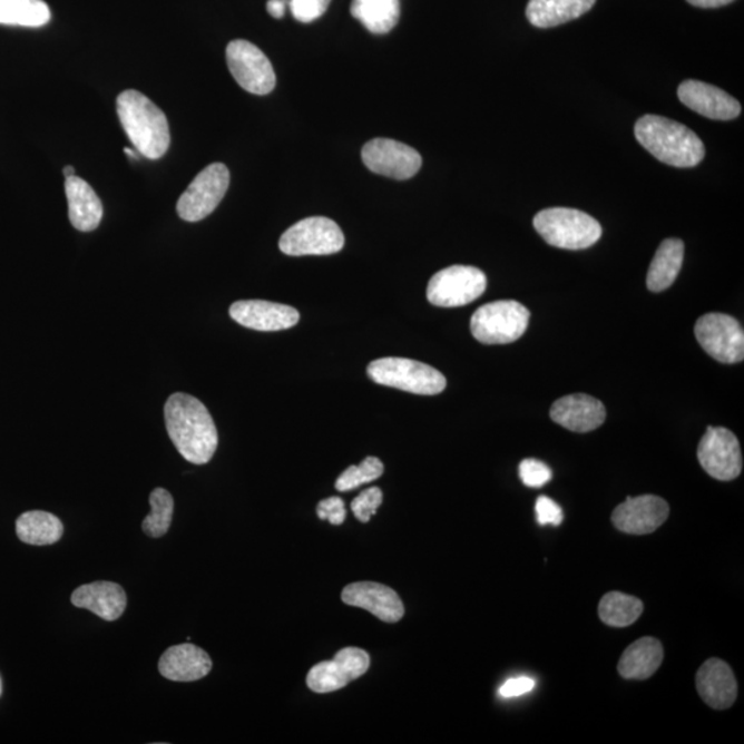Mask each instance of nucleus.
I'll list each match as a JSON object with an SVG mask.
<instances>
[{
  "label": "nucleus",
  "instance_id": "nucleus-23",
  "mask_svg": "<svg viewBox=\"0 0 744 744\" xmlns=\"http://www.w3.org/2000/svg\"><path fill=\"white\" fill-rule=\"evenodd\" d=\"M69 221L80 232L98 228L104 214L102 203L95 189L77 176L66 178Z\"/></svg>",
  "mask_w": 744,
  "mask_h": 744
},
{
  "label": "nucleus",
  "instance_id": "nucleus-34",
  "mask_svg": "<svg viewBox=\"0 0 744 744\" xmlns=\"http://www.w3.org/2000/svg\"><path fill=\"white\" fill-rule=\"evenodd\" d=\"M520 479L527 487L539 488L548 484L554 478L548 464L538 461V459H525L519 468Z\"/></svg>",
  "mask_w": 744,
  "mask_h": 744
},
{
  "label": "nucleus",
  "instance_id": "nucleus-42",
  "mask_svg": "<svg viewBox=\"0 0 744 744\" xmlns=\"http://www.w3.org/2000/svg\"><path fill=\"white\" fill-rule=\"evenodd\" d=\"M125 154L131 156V158H137V150H133L130 148H125Z\"/></svg>",
  "mask_w": 744,
  "mask_h": 744
},
{
  "label": "nucleus",
  "instance_id": "nucleus-2",
  "mask_svg": "<svg viewBox=\"0 0 744 744\" xmlns=\"http://www.w3.org/2000/svg\"><path fill=\"white\" fill-rule=\"evenodd\" d=\"M637 141L668 166L689 168L699 165L706 149L687 126L658 115H645L635 127Z\"/></svg>",
  "mask_w": 744,
  "mask_h": 744
},
{
  "label": "nucleus",
  "instance_id": "nucleus-30",
  "mask_svg": "<svg viewBox=\"0 0 744 744\" xmlns=\"http://www.w3.org/2000/svg\"><path fill=\"white\" fill-rule=\"evenodd\" d=\"M644 611V604L637 597L620 591L607 593L598 606V615L607 626L627 627L635 624Z\"/></svg>",
  "mask_w": 744,
  "mask_h": 744
},
{
  "label": "nucleus",
  "instance_id": "nucleus-10",
  "mask_svg": "<svg viewBox=\"0 0 744 744\" xmlns=\"http://www.w3.org/2000/svg\"><path fill=\"white\" fill-rule=\"evenodd\" d=\"M226 62L237 85L252 95L266 96L275 89L276 74L270 58L247 40L236 39L228 45Z\"/></svg>",
  "mask_w": 744,
  "mask_h": 744
},
{
  "label": "nucleus",
  "instance_id": "nucleus-9",
  "mask_svg": "<svg viewBox=\"0 0 744 744\" xmlns=\"http://www.w3.org/2000/svg\"><path fill=\"white\" fill-rule=\"evenodd\" d=\"M231 174L223 163H213L197 174L177 203L179 217L197 223L211 215L229 188Z\"/></svg>",
  "mask_w": 744,
  "mask_h": 744
},
{
  "label": "nucleus",
  "instance_id": "nucleus-20",
  "mask_svg": "<svg viewBox=\"0 0 744 744\" xmlns=\"http://www.w3.org/2000/svg\"><path fill=\"white\" fill-rule=\"evenodd\" d=\"M696 688L703 702L716 711H725L734 705L737 683L734 672L721 659H708L696 674Z\"/></svg>",
  "mask_w": 744,
  "mask_h": 744
},
{
  "label": "nucleus",
  "instance_id": "nucleus-25",
  "mask_svg": "<svg viewBox=\"0 0 744 744\" xmlns=\"http://www.w3.org/2000/svg\"><path fill=\"white\" fill-rule=\"evenodd\" d=\"M597 0H530L527 19L537 28H554L579 19Z\"/></svg>",
  "mask_w": 744,
  "mask_h": 744
},
{
  "label": "nucleus",
  "instance_id": "nucleus-39",
  "mask_svg": "<svg viewBox=\"0 0 744 744\" xmlns=\"http://www.w3.org/2000/svg\"><path fill=\"white\" fill-rule=\"evenodd\" d=\"M287 4L288 0H270L266 4L267 13L275 17V19H282L284 13H286Z\"/></svg>",
  "mask_w": 744,
  "mask_h": 744
},
{
  "label": "nucleus",
  "instance_id": "nucleus-6",
  "mask_svg": "<svg viewBox=\"0 0 744 744\" xmlns=\"http://www.w3.org/2000/svg\"><path fill=\"white\" fill-rule=\"evenodd\" d=\"M530 323V311L517 301L482 305L470 320V331L486 345H505L520 340Z\"/></svg>",
  "mask_w": 744,
  "mask_h": 744
},
{
  "label": "nucleus",
  "instance_id": "nucleus-28",
  "mask_svg": "<svg viewBox=\"0 0 744 744\" xmlns=\"http://www.w3.org/2000/svg\"><path fill=\"white\" fill-rule=\"evenodd\" d=\"M400 0H353L351 13L371 33L391 32L400 20Z\"/></svg>",
  "mask_w": 744,
  "mask_h": 744
},
{
  "label": "nucleus",
  "instance_id": "nucleus-31",
  "mask_svg": "<svg viewBox=\"0 0 744 744\" xmlns=\"http://www.w3.org/2000/svg\"><path fill=\"white\" fill-rule=\"evenodd\" d=\"M150 515L143 521V530L150 538H161L172 526L174 499L165 488H155L149 496Z\"/></svg>",
  "mask_w": 744,
  "mask_h": 744
},
{
  "label": "nucleus",
  "instance_id": "nucleus-32",
  "mask_svg": "<svg viewBox=\"0 0 744 744\" xmlns=\"http://www.w3.org/2000/svg\"><path fill=\"white\" fill-rule=\"evenodd\" d=\"M383 470H385V467H383L381 459L368 457L359 467L347 468L336 480L335 488L340 492L354 490V488L380 479Z\"/></svg>",
  "mask_w": 744,
  "mask_h": 744
},
{
  "label": "nucleus",
  "instance_id": "nucleus-4",
  "mask_svg": "<svg viewBox=\"0 0 744 744\" xmlns=\"http://www.w3.org/2000/svg\"><path fill=\"white\" fill-rule=\"evenodd\" d=\"M533 226L546 243L564 249L589 248L603 235L596 218L575 208H546L535 215Z\"/></svg>",
  "mask_w": 744,
  "mask_h": 744
},
{
  "label": "nucleus",
  "instance_id": "nucleus-36",
  "mask_svg": "<svg viewBox=\"0 0 744 744\" xmlns=\"http://www.w3.org/2000/svg\"><path fill=\"white\" fill-rule=\"evenodd\" d=\"M317 516L320 520H327L330 525L341 526L345 521V503L339 497L323 499L317 505Z\"/></svg>",
  "mask_w": 744,
  "mask_h": 744
},
{
  "label": "nucleus",
  "instance_id": "nucleus-14",
  "mask_svg": "<svg viewBox=\"0 0 744 744\" xmlns=\"http://www.w3.org/2000/svg\"><path fill=\"white\" fill-rule=\"evenodd\" d=\"M370 662V655L364 649H341L333 660L322 662L312 668L306 677L307 687L316 694H330L345 688L347 684L368 673Z\"/></svg>",
  "mask_w": 744,
  "mask_h": 744
},
{
  "label": "nucleus",
  "instance_id": "nucleus-21",
  "mask_svg": "<svg viewBox=\"0 0 744 744\" xmlns=\"http://www.w3.org/2000/svg\"><path fill=\"white\" fill-rule=\"evenodd\" d=\"M212 667L211 656L194 644L174 645L159 660L161 676L177 683H192L205 678L212 672Z\"/></svg>",
  "mask_w": 744,
  "mask_h": 744
},
{
  "label": "nucleus",
  "instance_id": "nucleus-24",
  "mask_svg": "<svg viewBox=\"0 0 744 744\" xmlns=\"http://www.w3.org/2000/svg\"><path fill=\"white\" fill-rule=\"evenodd\" d=\"M664 656V647L659 639L639 638L620 656L618 673L626 679H648L658 672Z\"/></svg>",
  "mask_w": 744,
  "mask_h": 744
},
{
  "label": "nucleus",
  "instance_id": "nucleus-33",
  "mask_svg": "<svg viewBox=\"0 0 744 744\" xmlns=\"http://www.w3.org/2000/svg\"><path fill=\"white\" fill-rule=\"evenodd\" d=\"M383 501L381 488L372 487L353 499L352 511L360 522H369Z\"/></svg>",
  "mask_w": 744,
  "mask_h": 744
},
{
  "label": "nucleus",
  "instance_id": "nucleus-11",
  "mask_svg": "<svg viewBox=\"0 0 744 744\" xmlns=\"http://www.w3.org/2000/svg\"><path fill=\"white\" fill-rule=\"evenodd\" d=\"M695 335L707 354L719 363L736 364L744 359V333L736 319L708 313L695 324Z\"/></svg>",
  "mask_w": 744,
  "mask_h": 744
},
{
  "label": "nucleus",
  "instance_id": "nucleus-17",
  "mask_svg": "<svg viewBox=\"0 0 744 744\" xmlns=\"http://www.w3.org/2000/svg\"><path fill=\"white\" fill-rule=\"evenodd\" d=\"M229 315L255 331L288 330L300 322V312L293 306L263 300L237 301L229 307Z\"/></svg>",
  "mask_w": 744,
  "mask_h": 744
},
{
  "label": "nucleus",
  "instance_id": "nucleus-26",
  "mask_svg": "<svg viewBox=\"0 0 744 744\" xmlns=\"http://www.w3.org/2000/svg\"><path fill=\"white\" fill-rule=\"evenodd\" d=\"M683 263V241L666 239L662 242L648 271L647 287L649 292L660 293L670 287L676 282Z\"/></svg>",
  "mask_w": 744,
  "mask_h": 744
},
{
  "label": "nucleus",
  "instance_id": "nucleus-5",
  "mask_svg": "<svg viewBox=\"0 0 744 744\" xmlns=\"http://www.w3.org/2000/svg\"><path fill=\"white\" fill-rule=\"evenodd\" d=\"M368 374L378 385L434 397L444 391L447 380L439 370L417 360L403 358L378 359L369 364Z\"/></svg>",
  "mask_w": 744,
  "mask_h": 744
},
{
  "label": "nucleus",
  "instance_id": "nucleus-3",
  "mask_svg": "<svg viewBox=\"0 0 744 744\" xmlns=\"http://www.w3.org/2000/svg\"><path fill=\"white\" fill-rule=\"evenodd\" d=\"M121 126L138 154L160 159L170 147V129L163 110L136 90L121 92L116 101Z\"/></svg>",
  "mask_w": 744,
  "mask_h": 744
},
{
  "label": "nucleus",
  "instance_id": "nucleus-43",
  "mask_svg": "<svg viewBox=\"0 0 744 744\" xmlns=\"http://www.w3.org/2000/svg\"><path fill=\"white\" fill-rule=\"evenodd\" d=\"M0 695H2V678H0Z\"/></svg>",
  "mask_w": 744,
  "mask_h": 744
},
{
  "label": "nucleus",
  "instance_id": "nucleus-19",
  "mask_svg": "<svg viewBox=\"0 0 744 744\" xmlns=\"http://www.w3.org/2000/svg\"><path fill=\"white\" fill-rule=\"evenodd\" d=\"M550 418L571 432L587 433L600 428L606 421V407L589 394H568L551 405Z\"/></svg>",
  "mask_w": 744,
  "mask_h": 744
},
{
  "label": "nucleus",
  "instance_id": "nucleus-16",
  "mask_svg": "<svg viewBox=\"0 0 744 744\" xmlns=\"http://www.w3.org/2000/svg\"><path fill=\"white\" fill-rule=\"evenodd\" d=\"M678 98L685 107L713 120L736 119L742 112L740 101L716 86L699 80H685L678 86Z\"/></svg>",
  "mask_w": 744,
  "mask_h": 744
},
{
  "label": "nucleus",
  "instance_id": "nucleus-35",
  "mask_svg": "<svg viewBox=\"0 0 744 744\" xmlns=\"http://www.w3.org/2000/svg\"><path fill=\"white\" fill-rule=\"evenodd\" d=\"M331 0H288L294 19L300 22H312L327 11Z\"/></svg>",
  "mask_w": 744,
  "mask_h": 744
},
{
  "label": "nucleus",
  "instance_id": "nucleus-18",
  "mask_svg": "<svg viewBox=\"0 0 744 744\" xmlns=\"http://www.w3.org/2000/svg\"><path fill=\"white\" fill-rule=\"evenodd\" d=\"M342 601L347 606L365 609L386 624H397L404 616V604L398 593L381 584L347 585L342 591Z\"/></svg>",
  "mask_w": 744,
  "mask_h": 744
},
{
  "label": "nucleus",
  "instance_id": "nucleus-41",
  "mask_svg": "<svg viewBox=\"0 0 744 744\" xmlns=\"http://www.w3.org/2000/svg\"><path fill=\"white\" fill-rule=\"evenodd\" d=\"M63 176H66V178L74 177L75 176V167L67 166L66 168H63Z\"/></svg>",
  "mask_w": 744,
  "mask_h": 744
},
{
  "label": "nucleus",
  "instance_id": "nucleus-37",
  "mask_svg": "<svg viewBox=\"0 0 744 744\" xmlns=\"http://www.w3.org/2000/svg\"><path fill=\"white\" fill-rule=\"evenodd\" d=\"M535 510H537L538 522L540 526L558 527L564 520V513L560 506H558L554 499L548 497H539Z\"/></svg>",
  "mask_w": 744,
  "mask_h": 744
},
{
  "label": "nucleus",
  "instance_id": "nucleus-27",
  "mask_svg": "<svg viewBox=\"0 0 744 744\" xmlns=\"http://www.w3.org/2000/svg\"><path fill=\"white\" fill-rule=\"evenodd\" d=\"M16 532L25 544L46 546L61 539L63 526L61 520L49 511L32 510L17 519Z\"/></svg>",
  "mask_w": 744,
  "mask_h": 744
},
{
  "label": "nucleus",
  "instance_id": "nucleus-22",
  "mask_svg": "<svg viewBox=\"0 0 744 744\" xmlns=\"http://www.w3.org/2000/svg\"><path fill=\"white\" fill-rule=\"evenodd\" d=\"M75 607L89 609L107 621L118 620L127 607V596L118 584L95 583L78 587L72 593Z\"/></svg>",
  "mask_w": 744,
  "mask_h": 744
},
{
  "label": "nucleus",
  "instance_id": "nucleus-1",
  "mask_svg": "<svg viewBox=\"0 0 744 744\" xmlns=\"http://www.w3.org/2000/svg\"><path fill=\"white\" fill-rule=\"evenodd\" d=\"M165 421L168 435L186 461L205 464L218 447V432L207 407L186 393H174L166 401Z\"/></svg>",
  "mask_w": 744,
  "mask_h": 744
},
{
  "label": "nucleus",
  "instance_id": "nucleus-15",
  "mask_svg": "<svg viewBox=\"0 0 744 744\" xmlns=\"http://www.w3.org/2000/svg\"><path fill=\"white\" fill-rule=\"evenodd\" d=\"M670 515L665 499L656 496L627 498L614 510L616 530L629 535H647L664 526Z\"/></svg>",
  "mask_w": 744,
  "mask_h": 744
},
{
  "label": "nucleus",
  "instance_id": "nucleus-12",
  "mask_svg": "<svg viewBox=\"0 0 744 744\" xmlns=\"http://www.w3.org/2000/svg\"><path fill=\"white\" fill-rule=\"evenodd\" d=\"M697 459L705 472L719 481L735 480L742 473L740 440L725 428H707L697 447Z\"/></svg>",
  "mask_w": 744,
  "mask_h": 744
},
{
  "label": "nucleus",
  "instance_id": "nucleus-40",
  "mask_svg": "<svg viewBox=\"0 0 744 744\" xmlns=\"http://www.w3.org/2000/svg\"><path fill=\"white\" fill-rule=\"evenodd\" d=\"M692 6L702 9H717L723 8V6L735 2V0H687Z\"/></svg>",
  "mask_w": 744,
  "mask_h": 744
},
{
  "label": "nucleus",
  "instance_id": "nucleus-13",
  "mask_svg": "<svg viewBox=\"0 0 744 744\" xmlns=\"http://www.w3.org/2000/svg\"><path fill=\"white\" fill-rule=\"evenodd\" d=\"M362 159L372 173L399 182L414 177L422 167L417 149L391 138L371 139L362 149Z\"/></svg>",
  "mask_w": 744,
  "mask_h": 744
},
{
  "label": "nucleus",
  "instance_id": "nucleus-29",
  "mask_svg": "<svg viewBox=\"0 0 744 744\" xmlns=\"http://www.w3.org/2000/svg\"><path fill=\"white\" fill-rule=\"evenodd\" d=\"M51 20L43 0H0V25L39 28Z\"/></svg>",
  "mask_w": 744,
  "mask_h": 744
},
{
  "label": "nucleus",
  "instance_id": "nucleus-7",
  "mask_svg": "<svg viewBox=\"0 0 744 744\" xmlns=\"http://www.w3.org/2000/svg\"><path fill=\"white\" fill-rule=\"evenodd\" d=\"M345 246L344 232L335 221L310 217L300 221L281 237L278 247L292 257L304 255H330L340 253Z\"/></svg>",
  "mask_w": 744,
  "mask_h": 744
},
{
  "label": "nucleus",
  "instance_id": "nucleus-8",
  "mask_svg": "<svg viewBox=\"0 0 744 744\" xmlns=\"http://www.w3.org/2000/svg\"><path fill=\"white\" fill-rule=\"evenodd\" d=\"M487 288V277L479 267L453 265L435 273L428 284L430 304L458 307L472 304Z\"/></svg>",
  "mask_w": 744,
  "mask_h": 744
},
{
  "label": "nucleus",
  "instance_id": "nucleus-38",
  "mask_svg": "<svg viewBox=\"0 0 744 744\" xmlns=\"http://www.w3.org/2000/svg\"><path fill=\"white\" fill-rule=\"evenodd\" d=\"M535 687V682L531 677H516L506 682L499 688V695L502 697H516L528 694Z\"/></svg>",
  "mask_w": 744,
  "mask_h": 744
}]
</instances>
